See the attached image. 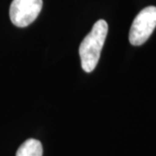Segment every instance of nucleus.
<instances>
[{"label":"nucleus","instance_id":"obj_3","mask_svg":"<svg viewBox=\"0 0 156 156\" xmlns=\"http://www.w3.org/2000/svg\"><path fill=\"white\" fill-rule=\"evenodd\" d=\"M43 0H13L10 7V17L17 27H26L38 17Z\"/></svg>","mask_w":156,"mask_h":156},{"label":"nucleus","instance_id":"obj_1","mask_svg":"<svg viewBox=\"0 0 156 156\" xmlns=\"http://www.w3.org/2000/svg\"><path fill=\"white\" fill-rule=\"evenodd\" d=\"M108 26L105 20L95 23L92 30L83 40L79 47V55L82 68L85 72H92L96 67L101 51L106 40Z\"/></svg>","mask_w":156,"mask_h":156},{"label":"nucleus","instance_id":"obj_4","mask_svg":"<svg viewBox=\"0 0 156 156\" xmlns=\"http://www.w3.org/2000/svg\"><path fill=\"white\" fill-rule=\"evenodd\" d=\"M43 147L41 142L35 139L25 140L17 149L16 156H42Z\"/></svg>","mask_w":156,"mask_h":156},{"label":"nucleus","instance_id":"obj_2","mask_svg":"<svg viewBox=\"0 0 156 156\" xmlns=\"http://www.w3.org/2000/svg\"><path fill=\"white\" fill-rule=\"evenodd\" d=\"M156 27V7L144 8L135 17L129 31V42L132 45L140 46L149 38Z\"/></svg>","mask_w":156,"mask_h":156}]
</instances>
